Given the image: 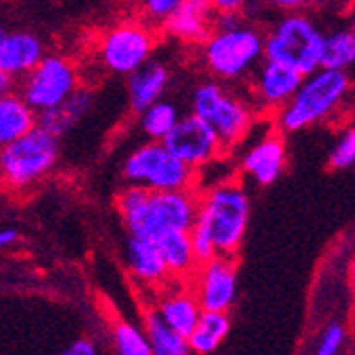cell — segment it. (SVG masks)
Listing matches in <instances>:
<instances>
[{
	"mask_svg": "<svg viewBox=\"0 0 355 355\" xmlns=\"http://www.w3.org/2000/svg\"><path fill=\"white\" fill-rule=\"evenodd\" d=\"M193 49L207 77L239 85L264 60V28L249 21L243 13H217L213 32Z\"/></svg>",
	"mask_w": 355,
	"mask_h": 355,
	"instance_id": "obj_1",
	"label": "cell"
},
{
	"mask_svg": "<svg viewBox=\"0 0 355 355\" xmlns=\"http://www.w3.org/2000/svg\"><path fill=\"white\" fill-rule=\"evenodd\" d=\"M200 189L155 191L128 185L115 193V211L130 236L155 241L166 232L189 230L198 213Z\"/></svg>",
	"mask_w": 355,
	"mask_h": 355,
	"instance_id": "obj_2",
	"label": "cell"
},
{
	"mask_svg": "<svg viewBox=\"0 0 355 355\" xmlns=\"http://www.w3.org/2000/svg\"><path fill=\"white\" fill-rule=\"evenodd\" d=\"M189 113L198 115L213 128L228 153L239 149L260 121L247 94L211 77L191 87Z\"/></svg>",
	"mask_w": 355,
	"mask_h": 355,
	"instance_id": "obj_3",
	"label": "cell"
},
{
	"mask_svg": "<svg viewBox=\"0 0 355 355\" xmlns=\"http://www.w3.org/2000/svg\"><path fill=\"white\" fill-rule=\"evenodd\" d=\"M351 89L347 71L317 69L302 77L287 105L272 117L281 135H296L332 117Z\"/></svg>",
	"mask_w": 355,
	"mask_h": 355,
	"instance_id": "obj_4",
	"label": "cell"
},
{
	"mask_svg": "<svg viewBox=\"0 0 355 355\" xmlns=\"http://www.w3.org/2000/svg\"><path fill=\"white\" fill-rule=\"evenodd\" d=\"M251 200L241 175L219 179L209 187H200L196 217L207 225L217 255L234 257L247 234Z\"/></svg>",
	"mask_w": 355,
	"mask_h": 355,
	"instance_id": "obj_5",
	"label": "cell"
},
{
	"mask_svg": "<svg viewBox=\"0 0 355 355\" xmlns=\"http://www.w3.org/2000/svg\"><path fill=\"white\" fill-rule=\"evenodd\" d=\"M62 139L32 125L28 132L0 149V187L7 191L37 189L60 164Z\"/></svg>",
	"mask_w": 355,
	"mask_h": 355,
	"instance_id": "obj_6",
	"label": "cell"
},
{
	"mask_svg": "<svg viewBox=\"0 0 355 355\" xmlns=\"http://www.w3.org/2000/svg\"><path fill=\"white\" fill-rule=\"evenodd\" d=\"M326 30L304 11L281 13L264 30V60L283 64L302 77L321 69Z\"/></svg>",
	"mask_w": 355,
	"mask_h": 355,
	"instance_id": "obj_7",
	"label": "cell"
},
{
	"mask_svg": "<svg viewBox=\"0 0 355 355\" xmlns=\"http://www.w3.org/2000/svg\"><path fill=\"white\" fill-rule=\"evenodd\" d=\"M121 181L155 191L200 189V173L177 157L164 141L139 143L121 162Z\"/></svg>",
	"mask_w": 355,
	"mask_h": 355,
	"instance_id": "obj_8",
	"label": "cell"
},
{
	"mask_svg": "<svg viewBox=\"0 0 355 355\" xmlns=\"http://www.w3.org/2000/svg\"><path fill=\"white\" fill-rule=\"evenodd\" d=\"M159 32L139 17H125L105 28L96 39L94 55L98 67L117 77H128L139 71L157 49Z\"/></svg>",
	"mask_w": 355,
	"mask_h": 355,
	"instance_id": "obj_9",
	"label": "cell"
},
{
	"mask_svg": "<svg viewBox=\"0 0 355 355\" xmlns=\"http://www.w3.org/2000/svg\"><path fill=\"white\" fill-rule=\"evenodd\" d=\"M15 85L26 105L39 115L58 107L81 87V69L67 53H45L37 67Z\"/></svg>",
	"mask_w": 355,
	"mask_h": 355,
	"instance_id": "obj_10",
	"label": "cell"
},
{
	"mask_svg": "<svg viewBox=\"0 0 355 355\" xmlns=\"http://www.w3.org/2000/svg\"><path fill=\"white\" fill-rule=\"evenodd\" d=\"M164 145L198 173H205L209 166L230 155L213 128L193 113H185L179 117L175 128L164 139Z\"/></svg>",
	"mask_w": 355,
	"mask_h": 355,
	"instance_id": "obj_11",
	"label": "cell"
},
{
	"mask_svg": "<svg viewBox=\"0 0 355 355\" xmlns=\"http://www.w3.org/2000/svg\"><path fill=\"white\" fill-rule=\"evenodd\" d=\"M302 75L283 67V64L262 60L257 64V69L251 73V77L245 81L249 87L245 94L253 109L257 111L262 119H272L285 105L292 98V94L300 85Z\"/></svg>",
	"mask_w": 355,
	"mask_h": 355,
	"instance_id": "obj_12",
	"label": "cell"
},
{
	"mask_svg": "<svg viewBox=\"0 0 355 355\" xmlns=\"http://www.w3.org/2000/svg\"><path fill=\"white\" fill-rule=\"evenodd\" d=\"M193 296L202 311L228 313L236 300V264L234 257L215 255L213 260L198 264L187 279Z\"/></svg>",
	"mask_w": 355,
	"mask_h": 355,
	"instance_id": "obj_13",
	"label": "cell"
},
{
	"mask_svg": "<svg viewBox=\"0 0 355 355\" xmlns=\"http://www.w3.org/2000/svg\"><path fill=\"white\" fill-rule=\"evenodd\" d=\"M287 168V147L283 135L270 128L266 135L253 141L239 159V175L251 179L255 185L268 187L281 179Z\"/></svg>",
	"mask_w": 355,
	"mask_h": 355,
	"instance_id": "obj_14",
	"label": "cell"
},
{
	"mask_svg": "<svg viewBox=\"0 0 355 355\" xmlns=\"http://www.w3.org/2000/svg\"><path fill=\"white\" fill-rule=\"evenodd\" d=\"M215 9L209 0H183L159 28V35L185 47H198L215 28Z\"/></svg>",
	"mask_w": 355,
	"mask_h": 355,
	"instance_id": "obj_15",
	"label": "cell"
},
{
	"mask_svg": "<svg viewBox=\"0 0 355 355\" xmlns=\"http://www.w3.org/2000/svg\"><path fill=\"white\" fill-rule=\"evenodd\" d=\"M47 53L45 41L30 30L5 32L0 39V73L13 83L24 79Z\"/></svg>",
	"mask_w": 355,
	"mask_h": 355,
	"instance_id": "obj_16",
	"label": "cell"
},
{
	"mask_svg": "<svg viewBox=\"0 0 355 355\" xmlns=\"http://www.w3.org/2000/svg\"><path fill=\"white\" fill-rule=\"evenodd\" d=\"M173 81V71L162 60H149L139 71L128 75V105L137 115L149 105L162 101Z\"/></svg>",
	"mask_w": 355,
	"mask_h": 355,
	"instance_id": "obj_17",
	"label": "cell"
},
{
	"mask_svg": "<svg viewBox=\"0 0 355 355\" xmlns=\"http://www.w3.org/2000/svg\"><path fill=\"white\" fill-rule=\"evenodd\" d=\"M155 311L164 319L166 326H171L175 332H179L185 338L196 328L198 319L202 315V306L198 298L193 296L187 281H181V289H166V292L159 296Z\"/></svg>",
	"mask_w": 355,
	"mask_h": 355,
	"instance_id": "obj_18",
	"label": "cell"
},
{
	"mask_svg": "<svg viewBox=\"0 0 355 355\" xmlns=\"http://www.w3.org/2000/svg\"><path fill=\"white\" fill-rule=\"evenodd\" d=\"M125 257L128 266L137 281L149 287H166L173 279L171 272L159 255L157 247L141 236H130L125 243Z\"/></svg>",
	"mask_w": 355,
	"mask_h": 355,
	"instance_id": "obj_19",
	"label": "cell"
},
{
	"mask_svg": "<svg viewBox=\"0 0 355 355\" xmlns=\"http://www.w3.org/2000/svg\"><path fill=\"white\" fill-rule=\"evenodd\" d=\"M92 107H94V92H92V87L81 85L58 107L39 113L37 123L43 125L51 135L62 139L64 135H69L73 128H77L87 117Z\"/></svg>",
	"mask_w": 355,
	"mask_h": 355,
	"instance_id": "obj_20",
	"label": "cell"
},
{
	"mask_svg": "<svg viewBox=\"0 0 355 355\" xmlns=\"http://www.w3.org/2000/svg\"><path fill=\"white\" fill-rule=\"evenodd\" d=\"M151 243L157 247L159 255H162V260H164L173 281H187L191 277V272L196 270L198 264H196V260H193L189 230L166 232Z\"/></svg>",
	"mask_w": 355,
	"mask_h": 355,
	"instance_id": "obj_21",
	"label": "cell"
},
{
	"mask_svg": "<svg viewBox=\"0 0 355 355\" xmlns=\"http://www.w3.org/2000/svg\"><path fill=\"white\" fill-rule=\"evenodd\" d=\"M32 125H37V113L15 89L0 96V149L28 132Z\"/></svg>",
	"mask_w": 355,
	"mask_h": 355,
	"instance_id": "obj_22",
	"label": "cell"
},
{
	"mask_svg": "<svg viewBox=\"0 0 355 355\" xmlns=\"http://www.w3.org/2000/svg\"><path fill=\"white\" fill-rule=\"evenodd\" d=\"M230 332V317L223 311H202L196 328L187 336L193 355L213 353Z\"/></svg>",
	"mask_w": 355,
	"mask_h": 355,
	"instance_id": "obj_23",
	"label": "cell"
},
{
	"mask_svg": "<svg viewBox=\"0 0 355 355\" xmlns=\"http://www.w3.org/2000/svg\"><path fill=\"white\" fill-rule=\"evenodd\" d=\"M179 105L175 101L162 98L137 113V125L147 141H164L179 121Z\"/></svg>",
	"mask_w": 355,
	"mask_h": 355,
	"instance_id": "obj_24",
	"label": "cell"
},
{
	"mask_svg": "<svg viewBox=\"0 0 355 355\" xmlns=\"http://www.w3.org/2000/svg\"><path fill=\"white\" fill-rule=\"evenodd\" d=\"M145 334L153 355H193L187 338L166 326L155 309L145 311Z\"/></svg>",
	"mask_w": 355,
	"mask_h": 355,
	"instance_id": "obj_25",
	"label": "cell"
},
{
	"mask_svg": "<svg viewBox=\"0 0 355 355\" xmlns=\"http://www.w3.org/2000/svg\"><path fill=\"white\" fill-rule=\"evenodd\" d=\"M321 67L334 71H349L355 67V30L351 26H340L326 32Z\"/></svg>",
	"mask_w": 355,
	"mask_h": 355,
	"instance_id": "obj_26",
	"label": "cell"
},
{
	"mask_svg": "<svg viewBox=\"0 0 355 355\" xmlns=\"http://www.w3.org/2000/svg\"><path fill=\"white\" fill-rule=\"evenodd\" d=\"M111 336L117 355H153L145 330L125 319H117L111 326Z\"/></svg>",
	"mask_w": 355,
	"mask_h": 355,
	"instance_id": "obj_27",
	"label": "cell"
},
{
	"mask_svg": "<svg viewBox=\"0 0 355 355\" xmlns=\"http://www.w3.org/2000/svg\"><path fill=\"white\" fill-rule=\"evenodd\" d=\"M130 3L135 17H139L141 21L159 32V28L177 11L183 0H130Z\"/></svg>",
	"mask_w": 355,
	"mask_h": 355,
	"instance_id": "obj_28",
	"label": "cell"
},
{
	"mask_svg": "<svg viewBox=\"0 0 355 355\" xmlns=\"http://www.w3.org/2000/svg\"><path fill=\"white\" fill-rule=\"evenodd\" d=\"M328 164L332 171H347L355 166V128H347L336 139L328 157Z\"/></svg>",
	"mask_w": 355,
	"mask_h": 355,
	"instance_id": "obj_29",
	"label": "cell"
},
{
	"mask_svg": "<svg viewBox=\"0 0 355 355\" xmlns=\"http://www.w3.org/2000/svg\"><path fill=\"white\" fill-rule=\"evenodd\" d=\"M189 243H191V251H193V260H196V264H205L217 255L213 236L198 217L193 219L191 228H189Z\"/></svg>",
	"mask_w": 355,
	"mask_h": 355,
	"instance_id": "obj_30",
	"label": "cell"
},
{
	"mask_svg": "<svg viewBox=\"0 0 355 355\" xmlns=\"http://www.w3.org/2000/svg\"><path fill=\"white\" fill-rule=\"evenodd\" d=\"M343 340H345V330L338 324L330 326L326 330L324 338H321V343H319L317 355H336V351L340 349Z\"/></svg>",
	"mask_w": 355,
	"mask_h": 355,
	"instance_id": "obj_31",
	"label": "cell"
},
{
	"mask_svg": "<svg viewBox=\"0 0 355 355\" xmlns=\"http://www.w3.org/2000/svg\"><path fill=\"white\" fill-rule=\"evenodd\" d=\"M264 5L279 11V13H292V11H304L313 0H264Z\"/></svg>",
	"mask_w": 355,
	"mask_h": 355,
	"instance_id": "obj_32",
	"label": "cell"
},
{
	"mask_svg": "<svg viewBox=\"0 0 355 355\" xmlns=\"http://www.w3.org/2000/svg\"><path fill=\"white\" fill-rule=\"evenodd\" d=\"M215 13H245L249 0H209Z\"/></svg>",
	"mask_w": 355,
	"mask_h": 355,
	"instance_id": "obj_33",
	"label": "cell"
},
{
	"mask_svg": "<svg viewBox=\"0 0 355 355\" xmlns=\"http://www.w3.org/2000/svg\"><path fill=\"white\" fill-rule=\"evenodd\" d=\"M60 355H98V349H96V345L89 338H77Z\"/></svg>",
	"mask_w": 355,
	"mask_h": 355,
	"instance_id": "obj_34",
	"label": "cell"
},
{
	"mask_svg": "<svg viewBox=\"0 0 355 355\" xmlns=\"http://www.w3.org/2000/svg\"><path fill=\"white\" fill-rule=\"evenodd\" d=\"M19 241V232L15 228H0V249L11 247Z\"/></svg>",
	"mask_w": 355,
	"mask_h": 355,
	"instance_id": "obj_35",
	"label": "cell"
},
{
	"mask_svg": "<svg viewBox=\"0 0 355 355\" xmlns=\"http://www.w3.org/2000/svg\"><path fill=\"white\" fill-rule=\"evenodd\" d=\"M15 87V83L7 77V75H3L0 73V96H5L7 92H11Z\"/></svg>",
	"mask_w": 355,
	"mask_h": 355,
	"instance_id": "obj_36",
	"label": "cell"
},
{
	"mask_svg": "<svg viewBox=\"0 0 355 355\" xmlns=\"http://www.w3.org/2000/svg\"><path fill=\"white\" fill-rule=\"evenodd\" d=\"M349 26L355 30V0H351V3H349Z\"/></svg>",
	"mask_w": 355,
	"mask_h": 355,
	"instance_id": "obj_37",
	"label": "cell"
},
{
	"mask_svg": "<svg viewBox=\"0 0 355 355\" xmlns=\"http://www.w3.org/2000/svg\"><path fill=\"white\" fill-rule=\"evenodd\" d=\"M351 279H353V294H355V262H353V272H351Z\"/></svg>",
	"mask_w": 355,
	"mask_h": 355,
	"instance_id": "obj_38",
	"label": "cell"
},
{
	"mask_svg": "<svg viewBox=\"0 0 355 355\" xmlns=\"http://www.w3.org/2000/svg\"><path fill=\"white\" fill-rule=\"evenodd\" d=\"M330 3H340V5H347V7H349L351 0H330Z\"/></svg>",
	"mask_w": 355,
	"mask_h": 355,
	"instance_id": "obj_39",
	"label": "cell"
},
{
	"mask_svg": "<svg viewBox=\"0 0 355 355\" xmlns=\"http://www.w3.org/2000/svg\"><path fill=\"white\" fill-rule=\"evenodd\" d=\"M5 32H7V30H5L3 26H0V39H3V37H5Z\"/></svg>",
	"mask_w": 355,
	"mask_h": 355,
	"instance_id": "obj_40",
	"label": "cell"
}]
</instances>
